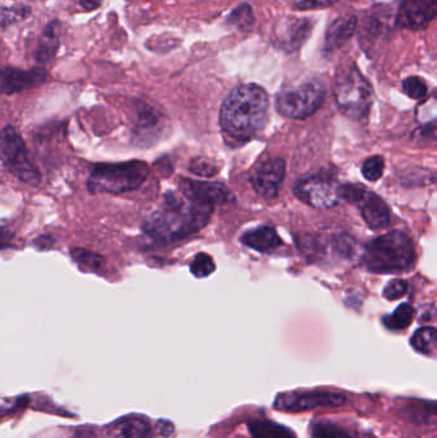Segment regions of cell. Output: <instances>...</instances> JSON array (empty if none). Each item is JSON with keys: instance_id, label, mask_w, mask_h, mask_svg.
<instances>
[{"instance_id": "6da1fadb", "label": "cell", "mask_w": 437, "mask_h": 438, "mask_svg": "<svg viewBox=\"0 0 437 438\" xmlns=\"http://www.w3.org/2000/svg\"><path fill=\"white\" fill-rule=\"evenodd\" d=\"M270 98L258 85H240L226 96L219 113L221 128L231 144H244L265 127Z\"/></svg>"}, {"instance_id": "7a4b0ae2", "label": "cell", "mask_w": 437, "mask_h": 438, "mask_svg": "<svg viewBox=\"0 0 437 438\" xmlns=\"http://www.w3.org/2000/svg\"><path fill=\"white\" fill-rule=\"evenodd\" d=\"M213 208L199 204L185 193H168L166 204L144 223V232L154 240L184 239L206 226Z\"/></svg>"}, {"instance_id": "3957f363", "label": "cell", "mask_w": 437, "mask_h": 438, "mask_svg": "<svg viewBox=\"0 0 437 438\" xmlns=\"http://www.w3.org/2000/svg\"><path fill=\"white\" fill-rule=\"evenodd\" d=\"M416 247L404 231H392L365 246L362 266L368 272L380 274L411 271L416 264Z\"/></svg>"}, {"instance_id": "277c9868", "label": "cell", "mask_w": 437, "mask_h": 438, "mask_svg": "<svg viewBox=\"0 0 437 438\" xmlns=\"http://www.w3.org/2000/svg\"><path fill=\"white\" fill-rule=\"evenodd\" d=\"M149 176V166L143 160L96 164L87 181L92 193H127L141 186Z\"/></svg>"}, {"instance_id": "5b68a950", "label": "cell", "mask_w": 437, "mask_h": 438, "mask_svg": "<svg viewBox=\"0 0 437 438\" xmlns=\"http://www.w3.org/2000/svg\"><path fill=\"white\" fill-rule=\"evenodd\" d=\"M335 99L340 111L353 120H362L370 112L373 90L357 66L351 64L338 73L335 82Z\"/></svg>"}, {"instance_id": "8992f818", "label": "cell", "mask_w": 437, "mask_h": 438, "mask_svg": "<svg viewBox=\"0 0 437 438\" xmlns=\"http://www.w3.org/2000/svg\"><path fill=\"white\" fill-rule=\"evenodd\" d=\"M0 160L22 182L33 186L39 185V169L30 159L26 144L13 126H6L0 133Z\"/></svg>"}, {"instance_id": "52a82bcc", "label": "cell", "mask_w": 437, "mask_h": 438, "mask_svg": "<svg viewBox=\"0 0 437 438\" xmlns=\"http://www.w3.org/2000/svg\"><path fill=\"white\" fill-rule=\"evenodd\" d=\"M325 96V87L317 81H308L280 94L276 108L284 117L304 120L317 112L323 104Z\"/></svg>"}, {"instance_id": "ba28073f", "label": "cell", "mask_w": 437, "mask_h": 438, "mask_svg": "<svg viewBox=\"0 0 437 438\" xmlns=\"http://www.w3.org/2000/svg\"><path fill=\"white\" fill-rule=\"evenodd\" d=\"M338 199L355 204L367 225L371 228H385L391 223L389 206L380 196L368 191L365 187L360 185L338 186Z\"/></svg>"}, {"instance_id": "9c48e42d", "label": "cell", "mask_w": 437, "mask_h": 438, "mask_svg": "<svg viewBox=\"0 0 437 438\" xmlns=\"http://www.w3.org/2000/svg\"><path fill=\"white\" fill-rule=\"evenodd\" d=\"M346 398L340 392L292 391L277 395L275 408L286 412H300L317 409V408H338L344 405Z\"/></svg>"}, {"instance_id": "30bf717a", "label": "cell", "mask_w": 437, "mask_h": 438, "mask_svg": "<svg viewBox=\"0 0 437 438\" xmlns=\"http://www.w3.org/2000/svg\"><path fill=\"white\" fill-rule=\"evenodd\" d=\"M294 193L305 204L318 209L332 208L340 200L338 184L327 173H316L300 179Z\"/></svg>"}, {"instance_id": "8fae6325", "label": "cell", "mask_w": 437, "mask_h": 438, "mask_svg": "<svg viewBox=\"0 0 437 438\" xmlns=\"http://www.w3.org/2000/svg\"><path fill=\"white\" fill-rule=\"evenodd\" d=\"M285 177V162L281 158L262 160L253 169L252 185L254 190L265 199H275L280 193Z\"/></svg>"}, {"instance_id": "7c38bea8", "label": "cell", "mask_w": 437, "mask_h": 438, "mask_svg": "<svg viewBox=\"0 0 437 438\" xmlns=\"http://www.w3.org/2000/svg\"><path fill=\"white\" fill-rule=\"evenodd\" d=\"M48 79L44 68L20 69L14 67H0V94L21 93L43 85Z\"/></svg>"}, {"instance_id": "4fadbf2b", "label": "cell", "mask_w": 437, "mask_h": 438, "mask_svg": "<svg viewBox=\"0 0 437 438\" xmlns=\"http://www.w3.org/2000/svg\"><path fill=\"white\" fill-rule=\"evenodd\" d=\"M179 191L198 201L199 204L213 208L217 204L233 201L231 191L219 182H201L194 179H181Z\"/></svg>"}, {"instance_id": "5bb4252c", "label": "cell", "mask_w": 437, "mask_h": 438, "mask_svg": "<svg viewBox=\"0 0 437 438\" xmlns=\"http://www.w3.org/2000/svg\"><path fill=\"white\" fill-rule=\"evenodd\" d=\"M437 0H402L397 12V25L421 30L436 17Z\"/></svg>"}, {"instance_id": "9a60e30c", "label": "cell", "mask_w": 437, "mask_h": 438, "mask_svg": "<svg viewBox=\"0 0 437 438\" xmlns=\"http://www.w3.org/2000/svg\"><path fill=\"white\" fill-rule=\"evenodd\" d=\"M311 21L306 18H289L277 28V40L280 47L286 52H294L304 44L311 33Z\"/></svg>"}, {"instance_id": "2e32d148", "label": "cell", "mask_w": 437, "mask_h": 438, "mask_svg": "<svg viewBox=\"0 0 437 438\" xmlns=\"http://www.w3.org/2000/svg\"><path fill=\"white\" fill-rule=\"evenodd\" d=\"M109 438H153L150 422L140 415H128L118 419L108 427Z\"/></svg>"}, {"instance_id": "e0dca14e", "label": "cell", "mask_w": 437, "mask_h": 438, "mask_svg": "<svg viewBox=\"0 0 437 438\" xmlns=\"http://www.w3.org/2000/svg\"><path fill=\"white\" fill-rule=\"evenodd\" d=\"M241 242L259 252H270L282 245L277 231L271 226H262L250 230L241 236Z\"/></svg>"}, {"instance_id": "ac0fdd59", "label": "cell", "mask_w": 437, "mask_h": 438, "mask_svg": "<svg viewBox=\"0 0 437 438\" xmlns=\"http://www.w3.org/2000/svg\"><path fill=\"white\" fill-rule=\"evenodd\" d=\"M60 23L58 21H52L48 23L43 31V38L35 52V60L38 63H49L58 53L60 49Z\"/></svg>"}, {"instance_id": "d6986e66", "label": "cell", "mask_w": 437, "mask_h": 438, "mask_svg": "<svg viewBox=\"0 0 437 438\" xmlns=\"http://www.w3.org/2000/svg\"><path fill=\"white\" fill-rule=\"evenodd\" d=\"M355 27L357 18L354 17H341L333 21L326 35V49L333 50L343 47L350 40L351 36L355 33Z\"/></svg>"}, {"instance_id": "ffe728a7", "label": "cell", "mask_w": 437, "mask_h": 438, "mask_svg": "<svg viewBox=\"0 0 437 438\" xmlns=\"http://www.w3.org/2000/svg\"><path fill=\"white\" fill-rule=\"evenodd\" d=\"M248 429L253 438H297L289 427L278 425L270 419H250Z\"/></svg>"}, {"instance_id": "44dd1931", "label": "cell", "mask_w": 437, "mask_h": 438, "mask_svg": "<svg viewBox=\"0 0 437 438\" xmlns=\"http://www.w3.org/2000/svg\"><path fill=\"white\" fill-rule=\"evenodd\" d=\"M411 345L416 352L435 356L436 352V330L433 327H422L411 336Z\"/></svg>"}, {"instance_id": "7402d4cb", "label": "cell", "mask_w": 437, "mask_h": 438, "mask_svg": "<svg viewBox=\"0 0 437 438\" xmlns=\"http://www.w3.org/2000/svg\"><path fill=\"white\" fill-rule=\"evenodd\" d=\"M414 317V309L409 304H402L397 306L390 315L384 318V325L391 331H403L411 325Z\"/></svg>"}, {"instance_id": "603a6c76", "label": "cell", "mask_w": 437, "mask_h": 438, "mask_svg": "<svg viewBox=\"0 0 437 438\" xmlns=\"http://www.w3.org/2000/svg\"><path fill=\"white\" fill-rule=\"evenodd\" d=\"M311 438H357V436L335 422L318 420L311 428Z\"/></svg>"}, {"instance_id": "cb8c5ba5", "label": "cell", "mask_w": 437, "mask_h": 438, "mask_svg": "<svg viewBox=\"0 0 437 438\" xmlns=\"http://www.w3.org/2000/svg\"><path fill=\"white\" fill-rule=\"evenodd\" d=\"M31 14V8L27 6L0 8V30L18 23Z\"/></svg>"}, {"instance_id": "d4e9b609", "label": "cell", "mask_w": 437, "mask_h": 438, "mask_svg": "<svg viewBox=\"0 0 437 438\" xmlns=\"http://www.w3.org/2000/svg\"><path fill=\"white\" fill-rule=\"evenodd\" d=\"M214 269H216V264L212 258L206 252L198 254L192 260V266H190L192 274L198 279H206L214 272Z\"/></svg>"}, {"instance_id": "484cf974", "label": "cell", "mask_w": 437, "mask_h": 438, "mask_svg": "<svg viewBox=\"0 0 437 438\" xmlns=\"http://www.w3.org/2000/svg\"><path fill=\"white\" fill-rule=\"evenodd\" d=\"M228 22L231 23L232 26L238 27V30H249L252 27L253 22H254V17H253L252 8L249 7L248 4H243L240 7L236 8L231 16L228 17Z\"/></svg>"}, {"instance_id": "4316f807", "label": "cell", "mask_w": 437, "mask_h": 438, "mask_svg": "<svg viewBox=\"0 0 437 438\" xmlns=\"http://www.w3.org/2000/svg\"><path fill=\"white\" fill-rule=\"evenodd\" d=\"M71 254H72L73 259L76 260L79 266L93 269V271L99 269L104 263V259L96 252H89L85 249H74Z\"/></svg>"}, {"instance_id": "83f0119b", "label": "cell", "mask_w": 437, "mask_h": 438, "mask_svg": "<svg viewBox=\"0 0 437 438\" xmlns=\"http://www.w3.org/2000/svg\"><path fill=\"white\" fill-rule=\"evenodd\" d=\"M385 160L382 157L376 155L365 160L362 166V173L368 181H377L384 173Z\"/></svg>"}, {"instance_id": "f1b7e54d", "label": "cell", "mask_w": 437, "mask_h": 438, "mask_svg": "<svg viewBox=\"0 0 437 438\" xmlns=\"http://www.w3.org/2000/svg\"><path fill=\"white\" fill-rule=\"evenodd\" d=\"M403 89L405 94L411 99H424L427 95V85L424 81L416 76H411L403 81Z\"/></svg>"}, {"instance_id": "f546056e", "label": "cell", "mask_w": 437, "mask_h": 438, "mask_svg": "<svg viewBox=\"0 0 437 438\" xmlns=\"http://www.w3.org/2000/svg\"><path fill=\"white\" fill-rule=\"evenodd\" d=\"M190 171L192 173H195L197 176L212 177V176L218 173L219 168L217 166H214L212 162L206 160V158H195L190 163Z\"/></svg>"}, {"instance_id": "4dcf8cb0", "label": "cell", "mask_w": 437, "mask_h": 438, "mask_svg": "<svg viewBox=\"0 0 437 438\" xmlns=\"http://www.w3.org/2000/svg\"><path fill=\"white\" fill-rule=\"evenodd\" d=\"M408 291V283L403 279H394L385 287L384 298L387 300L402 299Z\"/></svg>"}, {"instance_id": "1f68e13d", "label": "cell", "mask_w": 437, "mask_h": 438, "mask_svg": "<svg viewBox=\"0 0 437 438\" xmlns=\"http://www.w3.org/2000/svg\"><path fill=\"white\" fill-rule=\"evenodd\" d=\"M338 0H303L298 3L299 9H319V8L331 7Z\"/></svg>"}, {"instance_id": "d6a6232c", "label": "cell", "mask_w": 437, "mask_h": 438, "mask_svg": "<svg viewBox=\"0 0 437 438\" xmlns=\"http://www.w3.org/2000/svg\"><path fill=\"white\" fill-rule=\"evenodd\" d=\"M158 431L162 436H170L175 431V427L168 420H160V422H158Z\"/></svg>"}, {"instance_id": "836d02e7", "label": "cell", "mask_w": 437, "mask_h": 438, "mask_svg": "<svg viewBox=\"0 0 437 438\" xmlns=\"http://www.w3.org/2000/svg\"><path fill=\"white\" fill-rule=\"evenodd\" d=\"M101 3H103V0H79V4L87 11L98 9L101 6Z\"/></svg>"}]
</instances>
